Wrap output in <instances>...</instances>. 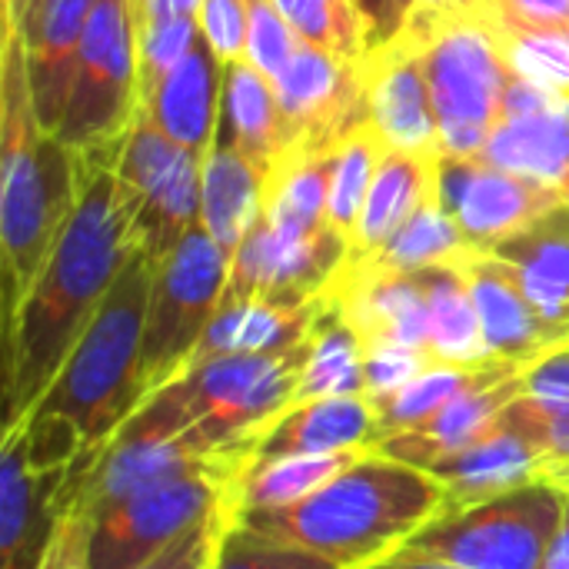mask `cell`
I'll return each instance as SVG.
<instances>
[{
  "label": "cell",
  "mask_w": 569,
  "mask_h": 569,
  "mask_svg": "<svg viewBox=\"0 0 569 569\" xmlns=\"http://www.w3.org/2000/svg\"><path fill=\"white\" fill-rule=\"evenodd\" d=\"M77 210L3 337V427L20 423L100 313L127 260L140 250L117 167H83Z\"/></svg>",
  "instance_id": "6da1fadb"
},
{
  "label": "cell",
  "mask_w": 569,
  "mask_h": 569,
  "mask_svg": "<svg viewBox=\"0 0 569 569\" xmlns=\"http://www.w3.org/2000/svg\"><path fill=\"white\" fill-rule=\"evenodd\" d=\"M153 270L143 250L127 260L57 380L23 417L30 463L57 487L87 470L147 400L143 327Z\"/></svg>",
  "instance_id": "7a4b0ae2"
},
{
  "label": "cell",
  "mask_w": 569,
  "mask_h": 569,
  "mask_svg": "<svg viewBox=\"0 0 569 569\" xmlns=\"http://www.w3.org/2000/svg\"><path fill=\"white\" fill-rule=\"evenodd\" d=\"M0 340L53 257L80 200L77 153L33 113L23 37L3 33L0 77Z\"/></svg>",
  "instance_id": "3957f363"
},
{
  "label": "cell",
  "mask_w": 569,
  "mask_h": 569,
  "mask_svg": "<svg viewBox=\"0 0 569 569\" xmlns=\"http://www.w3.org/2000/svg\"><path fill=\"white\" fill-rule=\"evenodd\" d=\"M443 507L447 490L430 470L370 450L307 500L240 513V520L343 569H367L393 557Z\"/></svg>",
  "instance_id": "277c9868"
},
{
  "label": "cell",
  "mask_w": 569,
  "mask_h": 569,
  "mask_svg": "<svg viewBox=\"0 0 569 569\" xmlns=\"http://www.w3.org/2000/svg\"><path fill=\"white\" fill-rule=\"evenodd\" d=\"M310 337L277 353H233L190 367L143 403L197 457H253L267 427L293 407Z\"/></svg>",
  "instance_id": "5b68a950"
},
{
  "label": "cell",
  "mask_w": 569,
  "mask_h": 569,
  "mask_svg": "<svg viewBox=\"0 0 569 569\" xmlns=\"http://www.w3.org/2000/svg\"><path fill=\"white\" fill-rule=\"evenodd\" d=\"M403 30L417 40L427 67L440 153L477 160L503 117V97L513 80L497 23L417 3Z\"/></svg>",
  "instance_id": "8992f818"
},
{
  "label": "cell",
  "mask_w": 569,
  "mask_h": 569,
  "mask_svg": "<svg viewBox=\"0 0 569 569\" xmlns=\"http://www.w3.org/2000/svg\"><path fill=\"white\" fill-rule=\"evenodd\" d=\"M563 500V487L540 480L470 507H450L420 527L393 557L453 569H543Z\"/></svg>",
  "instance_id": "52a82bcc"
},
{
  "label": "cell",
  "mask_w": 569,
  "mask_h": 569,
  "mask_svg": "<svg viewBox=\"0 0 569 569\" xmlns=\"http://www.w3.org/2000/svg\"><path fill=\"white\" fill-rule=\"evenodd\" d=\"M230 253L197 223L153 270L143 327L147 397L177 380L210 330L230 280Z\"/></svg>",
  "instance_id": "ba28073f"
},
{
  "label": "cell",
  "mask_w": 569,
  "mask_h": 569,
  "mask_svg": "<svg viewBox=\"0 0 569 569\" xmlns=\"http://www.w3.org/2000/svg\"><path fill=\"white\" fill-rule=\"evenodd\" d=\"M250 457L213 460L160 480L90 520L93 569H140L237 493Z\"/></svg>",
  "instance_id": "9c48e42d"
},
{
  "label": "cell",
  "mask_w": 569,
  "mask_h": 569,
  "mask_svg": "<svg viewBox=\"0 0 569 569\" xmlns=\"http://www.w3.org/2000/svg\"><path fill=\"white\" fill-rule=\"evenodd\" d=\"M137 13L133 0H97L57 137L70 150L123 143L137 120Z\"/></svg>",
  "instance_id": "30bf717a"
},
{
  "label": "cell",
  "mask_w": 569,
  "mask_h": 569,
  "mask_svg": "<svg viewBox=\"0 0 569 569\" xmlns=\"http://www.w3.org/2000/svg\"><path fill=\"white\" fill-rule=\"evenodd\" d=\"M347 253L350 240L333 227H323L320 233L303 240H283L260 217L230 260L223 303H313L327 297L333 277L347 263Z\"/></svg>",
  "instance_id": "8fae6325"
},
{
  "label": "cell",
  "mask_w": 569,
  "mask_h": 569,
  "mask_svg": "<svg viewBox=\"0 0 569 569\" xmlns=\"http://www.w3.org/2000/svg\"><path fill=\"white\" fill-rule=\"evenodd\" d=\"M273 87L287 120L290 147L337 150L353 130L370 123L360 60H347L300 40Z\"/></svg>",
  "instance_id": "7c38bea8"
},
{
  "label": "cell",
  "mask_w": 569,
  "mask_h": 569,
  "mask_svg": "<svg viewBox=\"0 0 569 569\" xmlns=\"http://www.w3.org/2000/svg\"><path fill=\"white\" fill-rule=\"evenodd\" d=\"M440 203L457 220L473 250H493L503 237L517 233L540 213L567 203L560 187L510 173L500 167L463 157H443L437 170Z\"/></svg>",
  "instance_id": "4fadbf2b"
},
{
  "label": "cell",
  "mask_w": 569,
  "mask_h": 569,
  "mask_svg": "<svg viewBox=\"0 0 569 569\" xmlns=\"http://www.w3.org/2000/svg\"><path fill=\"white\" fill-rule=\"evenodd\" d=\"M370 123L390 150L440 153V120L417 40L400 30L360 57Z\"/></svg>",
  "instance_id": "5bb4252c"
},
{
  "label": "cell",
  "mask_w": 569,
  "mask_h": 569,
  "mask_svg": "<svg viewBox=\"0 0 569 569\" xmlns=\"http://www.w3.org/2000/svg\"><path fill=\"white\" fill-rule=\"evenodd\" d=\"M457 267L467 277V287L473 293L490 360L513 363V367H533L537 360L569 347L567 333L557 330L537 310V303L523 290L517 270L507 260L473 250Z\"/></svg>",
  "instance_id": "9a60e30c"
},
{
  "label": "cell",
  "mask_w": 569,
  "mask_h": 569,
  "mask_svg": "<svg viewBox=\"0 0 569 569\" xmlns=\"http://www.w3.org/2000/svg\"><path fill=\"white\" fill-rule=\"evenodd\" d=\"M527 370L530 367L500 363L480 383H473L460 397H453L427 423L377 440L373 453L400 460V463H410V467H420V470H433L440 460H447L457 450H463L473 440H480L503 417V410L527 390V383H523Z\"/></svg>",
  "instance_id": "2e32d148"
},
{
  "label": "cell",
  "mask_w": 569,
  "mask_h": 569,
  "mask_svg": "<svg viewBox=\"0 0 569 569\" xmlns=\"http://www.w3.org/2000/svg\"><path fill=\"white\" fill-rule=\"evenodd\" d=\"M327 297L370 347H410L430 353V317L420 273H383L340 267Z\"/></svg>",
  "instance_id": "e0dca14e"
},
{
  "label": "cell",
  "mask_w": 569,
  "mask_h": 569,
  "mask_svg": "<svg viewBox=\"0 0 569 569\" xmlns=\"http://www.w3.org/2000/svg\"><path fill=\"white\" fill-rule=\"evenodd\" d=\"M93 3L97 0H37L17 30L27 50L33 113L47 133H57L63 120Z\"/></svg>",
  "instance_id": "ac0fdd59"
},
{
  "label": "cell",
  "mask_w": 569,
  "mask_h": 569,
  "mask_svg": "<svg viewBox=\"0 0 569 569\" xmlns=\"http://www.w3.org/2000/svg\"><path fill=\"white\" fill-rule=\"evenodd\" d=\"M57 480L27 453L23 420L0 430V569H33L53 523Z\"/></svg>",
  "instance_id": "d6986e66"
},
{
  "label": "cell",
  "mask_w": 569,
  "mask_h": 569,
  "mask_svg": "<svg viewBox=\"0 0 569 569\" xmlns=\"http://www.w3.org/2000/svg\"><path fill=\"white\" fill-rule=\"evenodd\" d=\"M380 437L377 407L367 393L293 403L260 437L253 460L297 453H370Z\"/></svg>",
  "instance_id": "ffe728a7"
},
{
  "label": "cell",
  "mask_w": 569,
  "mask_h": 569,
  "mask_svg": "<svg viewBox=\"0 0 569 569\" xmlns=\"http://www.w3.org/2000/svg\"><path fill=\"white\" fill-rule=\"evenodd\" d=\"M223 77H227V63L213 53V47L200 30L190 50L183 53V60L160 80L153 100L143 110L183 150L207 157L217 140Z\"/></svg>",
  "instance_id": "44dd1931"
},
{
  "label": "cell",
  "mask_w": 569,
  "mask_h": 569,
  "mask_svg": "<svg viewBox=\"0 0 569 569\" xmlns=\"http://www.w3.org/2000/svg\"><path fill=\"white\" fill-rule=\"evenodd\" d=\"M430 473L447 490L443 510L470 507V503H480V500H490V497H500V493L547 480L543 460H540V450L533 447V440H527L520 430H513L503 420H497L470 447L440 460Z\"/></svg>",
  "instance_id": "7402d4cb"
},
{
  "label": "cell",
  "mask_w": 569,
  "mask_h": 569,
  "mask_svg": "<svg viewBox=\"0 0 569 569\" xmlns=\"http://www.w3.org/2000/svg\"><path fill=\"white\" fill-rule=\"evenodd\" d=\"M437 170H440V153H410V150L383 153L363 213L350 233L347 263H360L380 253L397 237V230L430 197H437Z\"/></svg>",
  "instance_id": "603a6c76"
},
{
  "label": "cell",
  "mask_w": 569,
  "mask_h": 569,
  "mask_svg": "<svg viewBox=\"0 0 569 569\" xmlns=\"http://www.w3.org/2000/svg\"><path fill=\"white\" fill-rule=\"evenodd\" d=\"M213 143L240 150L263 173L290 150V133L280 110L277 87L247 57L227 63L223 103H220Z\"/></svg>",
  "instance_id": "cb8c5ba5"
},
{
  "label": "cell",
  "mask_w": 569,
  "mask_h": 569,
  "mask_svg": "<svg viewBox=\"0 0 569 569\" xmlns=\"http://www.w3.org/2000/svg\"><path fill=\"white\" fill-rule=\"evenodd\" d=\"M480 160L560 187L569 177V97L550 93L530 110L503 113Z\"/></svg>",
  "instance_id": "d4e9b609"
},
{
  "label": "cell",
  "mask_w": 569,
  "mask_h": 569,
  "mask_svg": "<svg viewBox=\"0 0 569 569\" xmlns=\"http://www.w3.org/2000/svg\"><path fill=\"white\" fill-rule=\"evenodd\" d=\"M487 253L517 270L537 310L569 337V203L540 213Z\"/></svg>",
  "instance_id": "484cf974"
},
{
  "label": "cell",
  "mask_w": 569,
  "mask_h": 569,
  "mask_svg": "<svg viewBox=\"0 0 569 569\" xmlns=\"http://www.w3.org/2000/svg\"><path fill=\"white\" fill-rule=\"evenodd\" d=\"M323 307H327V297L303 303V307H280V303H260V300L220 303V310H217L210 330L203 333L190 367L217 360V357H233V353L290 350L313 333Z\"/></svg>",
  "instance_id": "4316f807"
},
{
  "label": "cell",
  "mask_w": 569,
  "mask_h": 569,
  "mask_svg": "<svg viewBox=\"0 0 569 569\" xmlns=\"http://www.w3.org/2000/svg\"><path fill=\"white\" fill-rule=\"evenodd\" d=\"M340 150V147H337ZM337 150H300L290 147L263 183V220L283 240H303L330 227V183Z\"/></svg>",
  "instance_id": "83f0119b"
},
{
  "label": "cell",
  "mask_w": 569,
  "mask_h": 569,
  "mask_svg": "<svg viewBox=\"0 0 569 569\" xmlns=\"http://www.w3.org/2000/svg\"><path fill=\"white\" fill-rule=\"evenodd\" d=\"M267 173L240 150L213 143L203 157V227L233 257L263 217Z\"/></svg>",
  "instance_id": "f1b7e54d"
},
{
  "label": "cell",
  "mask_w": 569,
  "mask_h": 569,
  "mask_svg": "<svg viewBox=\"0 0 569 569\" xmlns=\"http://www.w3.org/2000/svg\"><path fill=\"white\" fill-rule=\"evenodd\" d=\"M420 280L427 293L433 363H453V367L497 363L490 360L480 313H477L473 293L460 267H430V270H420Z\"/></svg>",
  "instance_id": "f546056e"
},
{
  "label": "cell",
  "mask_w": 569,
  "mask_h": 569,
  "mask_svg": "<svg viewBox=\"0 0 569 569\" xmlns=\"http://www.w3.org/2000/svg\"><path fill=\"white\" fill-rule=\"evenodd\" d=\"M467 253H473V247L457 227V220L443 210L440 187H437V197H430L380 253L360 263H343V267L383 270V273H420L430 267H457Z\"/></svg>",
  "instance_id": "4dcf8cb0"
},
{
  "label": "cell",
  "mask_w": 569,
  "mask_h": 569,
  "mask_svg": "<svg viewBox=\"0 0 569 569\" xmlns=\"http://www.w3.org/2000/svg\"><path fill=\"white\" fill-rule=\"evenodd\" d=\"M347 393H367L363 340L340 313V307L327 297V307L310 333V353L293 403H307L320 397H347Z\"/></svg>",
  "instance_id": "1f68e13d"
},
{
  "label": "cell",
  "mask_w": 569,
  "mask_h": 569,
  "mask_svg": "<svg viewBox=\"0 0 569 569\" xmlns=\"http://www.w3.org/2000/svg\"><path fill=\"white\" fill-rule=\"evenodd\" d=\"M357 457L363 453H297V457L250 460L237 483L240 513L293 507L310 493H317L323 483H330Z\"/></svg>",
  "instance_id": "d6a6232c"
},
{
  "label": "cell",
  "mask_w": 569,
  "mask_h": 569,
  "mask_svg": "<svg viewBox=\"0 0 569 569\" xmlns=\"http://www.w3.org/2000/svg\"><path fill=\"white\" fill-rule=\"evenodd\" d=\"M500 363H483V367H453V363H430L420 377H413L407 387H400L390 397L373 400L377 407V423H380V437L400 433V430H413L420 423H427L433 413H440L453 397H460L467 387L480 383L487 373H493Z\"/></svg>",
  "instance_id": "836d02e7"
},
{
  "label": "cell",
  "mask_w": 569,
  "mask_h": 569,
  "mask_svg": "<svg viewBox=\"0 0 569 569\" xmlns=\"http://www.w3.org/2000/svg\"><path fill=\"white\" fill-rule=\"evenodd\" d=\"M390 147L383 143V137L373 130V123L353 130L340 150H337V163H333V183H330V207H327V220L333 230H340L347 240L363 213L370 183L377 177V167L383 160Z\"/></svg>",
  "instance_id": "e575fe53"
},
{
  "label": "cell",
  "mask_w": 569,
  "mask_h": 569,
  "mask_svg": "<svg viewBox=\"0 0 569 569\" xmlns=\"http://www.w3.org/2000/svg\"><path fill=\"white\" fill-rule=\"evenodd\" d=\"M300 40L347 60L367 53V23L357 0H273Z\"/></svg>",
  "instance_id": "d590c367"
},
{
  "label": "cell",
  "mask_w": 569,
  "mask_h": 569,
  "mask_svg": "<svg viewBox=\"0 0 569 569\" xmlns=\"http://www.w3.org/2000/svg\"><path fill=\"white\" fill-rule=\"evenodd\" d=\"M507 63L513 77L569 97V30H527V27H497Z\"/></svg>",
  "instance_id": "8d00e7d4"
},
{
  "label": "cell",
  "mask_w": 569,
  "mask_h": 569,
  "mask_svg": "<svg viewBox=\"0 0 569 569\" xmlns=\"http://www.w3.org/2000/svg\"><path fill=\"white\" fill-rule=\"evenodd\" d=\"M513 430H520L543 460L547 483L567 487L569 483V407H550L527 393H520L500 417Z\"/></svg>",
  "instance_id": "74e56055"
},
{
  "label": "cell",
  "mask_w": 569,
  "mask_h": 569,
  "mask_svg": "<svg viewBox=\"0 0 569 569\" xmlns=\"http://www.w3.org/2000/svg\"><path fill=\"white\" fill-rule=\"evenodd\" d=\"M197 17L173 20H143L137 23V97L147 107L160 87V80L183 60L190 43L197 40Z\"/></svg>",
  "instance_id": "f35d334b"
},
{
  "label": "cell",
  "mask_w": 569,
  "mask_h": 569,
  "mask_svg": "<svg viewBox=\"0 0 569 569\" xmlns=\"http://www.w3.org/2000/svg\"><path fill=\"white\" fill-rule=\"evenodd\" d=\"M213 569H343L340 563L310 553L303 547L273 540L253 527H247L240 517L237 523L227 530L220 553L213 560Z\"/></svg>",
  "instance_id": "ab89813d"
},
{
  "label": "cell",
  "mask_w": 569,
  "mask_h": 569,
  "mask_svg": "<svg viewBox=\"0 0 569 569\" xmlns=\"http://www.w3.org/2000/svg\"><path fill=\"white\" fill-rule=\"evenodd\" d=\"M247 60L277 80L300 47L297 30L287 23L273 0H247Z\"/></svg>",
  "instance_id": "60d3db41"
},
{
  "label": "cell",
  "mask_w": 569,
  "mask_h": 569,
  "mask_svg": "<svg viewBox=\"0 0 569 569\" xmlns=\"http://www.w3.org/2000/svg\"><path fill=\"white\" fill-rule=\"evenodd\" d=\"M237 517H240V500L233 493L227 503H220L210 517H203L197 527H190L180 540H173L163 553H157L140 569H213L220 543L227 530L237 523Z\"/></svg>",
  "instance_id": "b9f144b4"
},
{
  "label": "cell",
  "mask_w": 569,
  "mask_h": 569,
  "mask_svg": "<svg viewBox=\"0 0 569 569\" xmlns=\"http://www.w3.org/2000/svg\"><path fill=\"white\" fill-rule=\"evenodd\" d=\"M33 569H93L90 563V517L70 503H53V523Z\"/></svg>",
  "instance_id": "7bdbcfd3"
},
{
  "label": "cell",
  "mask_w": 569,
  "mask_h": 569,
  "mask_svg": "<svg viewBox=\"0 0 569 569\" xmlns=\"http://www.w3.org/2000/svg\"><path fill=\"white\" fill-rule=\"evenodd\" d=\"M433 363L430 353L410 350V347H370L363 350V377H367V397L380 400L407 387L413 377H420Z\"/></svg>",
  "instance_id": "ee69618b"
},
{
  "label": "cell",
  "mask_w": 569,
  "mask_h": 569,
  "mask_svg": "<svg viewBox=\"0 0 569 569\" xmlns=\"http://www.w3.org/2000/svg\"><path fill=\"white\" fill-rule=\"evenodd\" d=\"M197 23L223 63L247 57V0H203Z\"/></svg>",
  "instance_id": "f6af8a7d"
},
{
  "label": "cell",
  "mask_w": 569,
  "mask_h": 569,
  "mask_svg": "<svg viewBox=\"0 0 569 569\" xmlns=\"http://www.w3.org/2000/svg\"><path fill=\"white\" fill-rule=\"evenodd\" d=\"M497 27L569 30V0H497Z\"/></svg>",
  "instance_id": "bcb514c9"
},
{
  "label": "cell",
  "mask_w": 569,
  "mask_h": 569,
  "mask_svg": "<svg viewBox=\"0 0 569 569\" xmlns=\"http://www.w3.org/2000/svg\"><path fill=\"white\" fill-rule=\"evenodd\" d=\"M527 397L550 403V407H569V347L537 360L527 370Z\"/></svg>",
  "instance_id": "7dc6e473"
},
{
  "label": "cell",
  "mask_w": 569,
  "mask_h": 569,
  "mask_svg": "<svg viewBox=\"0 0 569 569\" xmlns=\"http://www.w3.org/2000/svg\"><path fill=\"white\" fill-rule=\"evenodd\" d=\"M357 7L367 23V50H373L407 27L417 0H357Z\"/></svg>",
  "instance_id": "c3c4849f"
},
{
  "label": "cell",
  "mask_w": 569,
  "mask_h": 569,
  "mask_svg": "<svg viewBox=\"0 0 569 569\" xmlns=\"http://www.w3.org/2000/svg\"><path fill=\"white\" fill-rule=\"evenodd\" d=\"M203 0H147L137 13V23L143 20H173V17H197Z\"/></svg>",
  "instance_id": "681fc988"
},
{
  "label": "cell",
  "mask_w": 569,
  "mask_h": 569,
  "mask_svg": "<svg viewBox=\"0 0 569 569\" xmlns=\"http://www.w3.org/2000/svg\"><path fill=\"white\" fill-rule=\"evenodd\" d=\"M567 500H563V517H560V527L553 533V543H550V553H547V563L543 569H569V483Z\"/></svg>",
  "instance_id": "f907efd6"
},
{
  "label": "cell",
  "mask_w": 569,
  "mask_h": 569,
  "mask_svg": "<svg viewBox=\"0 0 569 569\" xmlns=\"http://www.w3.org/2000/svg\"><path fill=\"white\" fill-rule=\"evenodd\" d=\"M417 3L433 7V10H450V13H473L483 20L497 17V0H417Z\"/></svg>",
  "instance_id": "816d5d0a"
},
{
  "label": "cell",
  "mask_w": 569,
  "mask_h": 569,
  "mask_svg": "<svg viewBox=\"0 0 569 569\" xmlns=\"http://www.w3.org/2000/svg\"><path fill=\"white\" fill-rule=\"evenodd\" d=\"M37 7V0H3V33L20 30L23 17Z\"/></svg>",
  "instance_id": "f5cc1de1"
},
{
  "label": "cell",
  "mask_w": 569,
  "mask_h": 569,
  "mask_svg": "<svg viewBox=\"0 0 569 569\" xmlns=\"http://www.w3.org/2000/svg\"><path fill=\"white\" fill-rule=\"evenodd\" d=\"M367 569H453L447 567V563H433V560H407V557H387V560H380V563H373V567Z\"/></svg>",
  "instance_id": "db71d44e"
},
{
  "label": "cell",
  "mask_w": 569,
  "mask_h": 569,
  "mask_svg": "<svg viewBox=\"0 0 569 569\" xmlns=\"http://www.w3.org/2000/svg\"><path fill=\"white\" fill-rule=\"evenodd\" d=\"M560 190H563V200H567V203H569V177H567V180H563V183H560Z\"/></svg>",
  "instance_id": "11a10c76"
},
{
  "label": "cell",
  "mask_w": 569,
  "mask_h": 569,
  "mask_svg": "<svg viewBox=\"0 0 569 569\" xmlns=\"http://www.w3.org/2000/svg\"><path fill=\"white\" fill-rule=\"evenodd\" d=\"M147 0H133V13H140V7H143Z\"/></svg>",
  "instance_id": "9f6ffc18"
}]
</instances>
